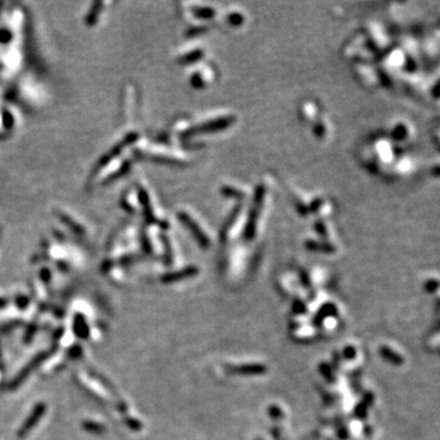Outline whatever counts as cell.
<instances>
[{
    "instance_id": "7a4b0ae2",
    "label": "cell",
    "mask_w": 440,
    "mask_h": 440,
    "mask_svg": "<svg viewBox=\"0 0 440 440\" xmlns=\"http://www.w3.org/2000/svg\"><path fill=\"white\" fill-rule=\"evenodd\" d=\"M227 370L231 374L239 375H261L267 372V367L264 364L252 363V364H240V366H231L228 364Z\"/></svg>"
},
{
    "instance_id": "5bb4252c",
    "label": "cell",
    "mask_w": 440,
    "mask_h": 440,
    "mask_svg": "<svg viewBox=\"0 0 440 440\" xmlns=\"http://www.w3.org/2000/svg\"><path fill=\"white\" fill-rule=\"evenodd\" d=\"M61 218L66 223V224L70 225V227L72 229H74L75 231H81V230H82V229H81V227H80V224H77L76 222H74V220H72L69 215H61Z\"/></svg>"
},
{
    "instance_id": "ac0fdd59",
    "label": "cell",
    "mask_w": 440,
    "mask_h": 440,
    "mask_svg": "<svg viewBox=\"0 0 440 440\" xmlns=\"http://www.w3.org/2000/svg\"><path fill=\"white\" fill-rule=\"evenodd\" d=\"M229 21H230L233 25H240V23H242V16L239 14H233L229 16Z\"/></svg>"
},
{
    "instance_id": "7c38bea8",
    "label": "cell",
    "mask_w": 440,
    "mask_h": 440,
    "mask_svg": "<svg viewBox=\"0 0 440 440\" xmlns=\"http://www.w3.org/2000/svg\"><path fill=\"white\" fill-rule=\"evenodd\" d=\"M194 13H195V15L196 16H198V17H201V19H212V17L214 16V10H212V9H209V8H197V9H195L194 10Z\"/></svg>"
},
{
    "instance_id": "5b68a950",
    "label": "cell",
    "mask_w": 440,
    "mask_h": 440,
    "mask_svg": "<svg viewBox=\"0 0 440 440\" xmlns=\"http://www.w3.org/2000/svg\"><path fill=\"white\" fill-rule=\"evenodd\" d=\"M379 354L385 361L394 364V366H401V364H403V357L400 356L397 352H395L393 349L388 348V346H382L379 349Z\"/></svg>"
},
{
    "instance_id": "8fae6325",
    "label": "cell",
    "mask_w": 440,
    "mask_h": 440,
    "mask_svg": "<svg viewBox=\"0 0 440 440\" xmlns=\"http://www.w3.org/2000/svg\"><path fill=\"white\" fill-rule=\"evenodd\" d=\"M202 54L203 53H202L201 50H195V52H192V53L185 54V55L180 58L179 61L181 62V64H188V62H194V61H196V60H198L201 58Z\"/></svg>"
},
{
    "instance_id": "ffe728a7",
    "label": "cell",
    "mask_w": 440,
    "mask_h": 440,
    "mask_svg": "<svg viewBox=\"0 0 440 440\" xmlns=\"http://www.w3.org/2000/svg\"><path fill=\"white\" fill-rule=\"evenodd\" d=\"M258 440H261V439H258Z\"/></svg>"
},
{
    "instance_id": "d6986e66",
    "label": "cell",
    "mask_w": 440,
    "mask_h": 440,
    "mask_svg": "<svg viewBox=\"0 0 440 440\" xmlns=\"http://www.w3.org/2000/svg\"><path fill=\"white\" fill-rule=\"evenodd\" d=\"M294 309L297 313H302V312H304V304L302 302H300V301H297V302L295 303Z\"/></svg>"
},
{
    "instance_id": "ba28073f",
    "label": "cell",
    "mask_w": 440,
    "mask_h": 440,
    "mask_svg": "<svg viewBox=\"0 0 440 440\" xmlns=\"http://www.w3.org/2000/svg\"><path fill=\"white\" fill-rule=\"evenodd\" d=\"M373 402V395L372 394H367L366 396H364V400L361 403H358L356 406V408H355V415L357 416L358 418H366L367 416V406L370 405V403Z\"/></svg>"
},
{
    "instance_id": "2e32d148",
    "label": "cell",
    "mask_w": 440,
    "mask_h": 440,
    "mask_svg": "<svg viewBox=\"0 0 440 440\" xmlns=\"http://www.w3.org/2000/svg\"><path fill=\"white\" fill-rule=\"evenodd\" d=\"M269 415L274 418H280L282 417V411L278 407V406H272V407L269 408Z\"/></svg>"
},
{
    "instance_id": "9a60e30c",
    "label": "cell",
    "mask_w": 440,
    "mask_h": 440,
    "mask_svg": "<svg viewBox=\"0 0 440 440\" xmlns=\"http://www.w3.org/2000/svg\"><path fill=\"white\" fill-rule=\"evenodd\" d=\"M355 356H356V350H355V348H352V346H348V348L343 350V357H345L346 360H352Z\"/></svg>"
},
{
    "instance_id": "277c9868",
    "label": "cell",
    "mask_w": 440,
    "mask_h": 440,
    "mask_svg": "<svg viewBox=\"0 0 440 440\" xmlns=\"http://www.w3.org/2000/svg\"><path fill=\"white\" fill-rule=\"evenodd\" d=\"M234 122L233 117H223V119L218 120H212V121H208L202 123V125L197 126V128L191 130V132H213V131H219V130L227 129L229 125Z\"/></svg>"
},
{
    "instance_id": "3957f363",
    "label": "cell",
    "mask_w": 440,
    "mask_h": 440,
    "mask_svg": "<svg viewBox=\"0 0 440 440\" xmlns=\"http://www.w3.org/2000/svg\"><path fill=\"white\" fill-rule=\"evenodd\" d=\"M180 219L182 220L183 223H185V225H187V228L191 230V233L194 234V236L196 237V240L200 242V245L202 247H208L209 246V240L207 239V236L204 235L203 231L201 230L200 227H198L197 223H195V220L191 218V216L188 215V214L186 213H180Z\"/></svg>"
},
{
    "instance_id": "8992f818",
    "label": "cell",
    "mask_w": 440,
    "mask_h": 440,
    "mask_svg": "<svg viewBox=\"0 0 440 440\" xmlns=\"http://www.w3.org/2000/svg\"><path fill=\"white\" fill-rule=\"evenodd\" d=\"M336 313H337V308L335 307V304L325 303L324 306L319 309V312L317 313V316H316L315 319H313V323L316 325H321V323L325 318L331 317V316H336Z\"/></svg>"
},
{
    "instance_id": "30bf717a",
    "label": "cell",
    "mask_w": 440,
    "mask_h": 440,
    "mask_svg": "<svg viewBox=\"0 0 440 440\" xmlns=\"http://www.w3.org/2000/svg\"><path fill=\"white\" fill-rule=\"evenodd\" d=\"M101 8H102V3H95L91 13L87 15V17H86L87 25H95L96 21H97V19H98L99 13H101Z\"/></svg>"
},
{
    "instance_id": "9c48e42d",
    "label": "cell",
    "mask_w": 440,
    "mask_h": 440,
    "mask_svg": "<svg viewBox=\"0 0 440 440\" xmlns=\"http://www.w3.org/2000/svg\"><path fill=\"white\" fill-rule=\"evenodd\" d=\"M306 247L309 249V251L328 252V253L335 251V248H334L331 245H329V243H318V242H315V241H308V242L306 243Z\"/></svg>"
},
{
    "instance_id": "6da1fadb",
    "label": "cell",
    "mask_w": 440,
    "mask_h": 440,
    "mask_svg": "<svg viewBox=\"0 0 440 440\" xmlns=\"http://www.w3.org/2000/svg\"><path fill=\"white\" fill-rule=\"evenodd\" d=\"M264 194H266V188L262 185L258 186L257 191H256L255 200H253V209L251 210V213H249V218L248 222H247V227L245 230V237L247 240L253 239V236H255L256 234V224H257L259 209H261L262 203H263Z\"/></svg>"
},
{
    "instance_id": "4fadbf2b",
    "label": "cell",
    "mask_w": 440,
    "mask_h": 440,
    "mask_svg": "<svg viewBox=\"0 0 440 440\" xmlns=\"http://www.w3.org/2000/svg\"><path fill=\"white\" fill-rule=\"evenodd\" d=\"M222 192L225 196H228V197H235V198H242L243 197L242 192L239 191V190H235V188H231V187H224L222 190Z\"/></svg>"
},
{
    "instance_id": "52a82bcc",
    "label": "cell",
    "mask_w": 440,
    "mask_h": 440,
    "mask_svg": "<svg viewBox=\"0 0 440 440\" xmlns=\"http://www.w3.org/2000/svg\"><path fill=\"white\" fill-rule=\"evenodd\" d=\"M197 273H198L197 268H196V267H188V268H186V269H182L181 272L169 274V275L165 276L164 280H165V281H174V280H180V279L190 278V276H194Z\"/></svg>"
},
{
    "instance_id": "e0dca14e",
    "label": "cell",
    "mask_w": 440,
    "mask_h": 440,
    "mask_svg": "<svg viewBox=\"0 0 440 440\" xmlns=\"http://www.w3.org/2000/svg\"><path fill=\"white\" fill-rule=\"evenodd\" d=\"M438 289V281L436 280H429L426 284V290L428 292H434Z\"/></svg>"
}]
</instances>
